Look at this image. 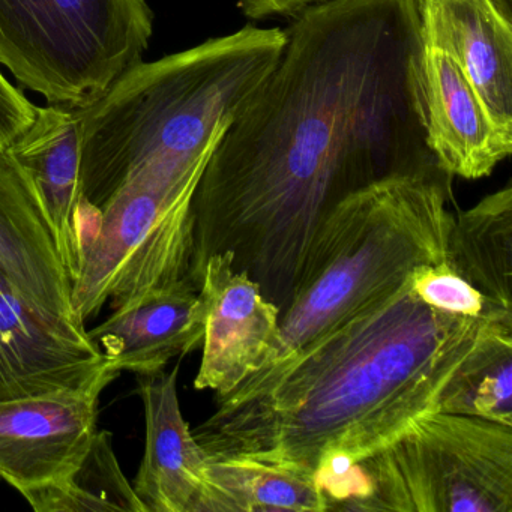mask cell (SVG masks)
<instances>
[{"mask_svg": "<svg viewBox=\"0 0 512 512\" xmlns=\"http://www.w3.org/2000/svg\"><path fill=\"white\" fill-rule=\"evenodd\" d=\"M199 295L205 307V335L194 386L221 397L265 364L277 341L281 311L247 272L236 268L229 251L209 257Z\"/></svg>", "mask_w": 512, "mask_h": 512, "instance_id": "9c48e42d", "label": "cell"}, {"mask_svg": "<svg viewBox=\"0 0 512 512\" xmlns=\"http://www.w3.org/2000/svg\"><path fill=\"white\" fill-rule=\"evenodd\" d=\"M284 46V29L247 26L125 71L80 109L83 199L103 208L125 179L151 160L208 164Z\"/></svg>", "mask_w": 512, "mask_h": 512, "instance_id": "3957f363", "label": "cell"}, {"mask_svg": "<svg viewBox=\"0 0 512 512\" xmlns=\"http://www.w3.org/2000/svg\"><path fill=\"white\" fill-rule=\"evenodd\" d=\"M205 167L148 161L104 203L100 226L80 251L73 281L79 322L100 313L109 301L118 308L190 280L191 205Z\"/></svg>", "mask_w": 512, "mask_h": 512, "instance_id": "52a82bcc", "label": "cell"}, {"mask_svg": "<svg viewBox=\"0 0 512 512\" xmlns=\"http://www.w3.org/2000/svg\"><path fill=\"white\" fill-rule=\"evenodd\" d=\"M112 437L109 431H95L76 469L23 497L38 512H146L119 466Z\"/></svg>", "mask_w": 512, "mask_h": 512, "instance_id": "ffe728a7", "label": "cell"}, {"mask_svg": "<svg viewBox=\"0 0 512 512\" xmlns=\"http://www.w3.org/2000/svg\"><path fill=\"white\" fill-rule=\"evenodd\" d=\"M481 322L425 304L409 278L281 367L215 397L217 410L194 437L208 457L274 464L319 482L436 412Z\"/></svg>", "mask_w": 512, "mask_h": 512, "instance_id": "7a4b0ae2", "label": "cell"}, {"mask_svg": "<svg viewBox=\"0 0 512 512\" xmlns=\"http://www.w3.org/2000/svg\"><path fill=\"white\" fill-rule=\"evenodd\" d=\"M103 389L0 401V479L25 496L76 469L98 430Z\"/></svg>", "mask_w": 512, "mask_h": 512, "instance_id": "30bf717a", "label": "cell"}, {"mask_svg": "<svg viewBox=\"0 0 512 512\" xmlns=\"http://www.w3.org/2000/svg\"><path fill=\"white\" fill-rule=\"evenodd\" d=\"M280 61L212 152L193 197L190 280L229 251L280 311L311 239L350 194L440 169L427 145L418 0L299 11Z\"/></svg>", "mask_w": 512, "mask_h": 512, "instance_id": "6da1fadb", "label": "cell"}, {"mask_svg": "<svg viewBox=\"0 0 512 512\" xmlns=\"http://www.w3.org/2000/svg\"><path fill=\"white\" fill-rule=\"evenodd\" d=\"M422 91L427 145L454 178L490 176L511 155L512 136L496 127L481 98L451 55L422 44Z\"/></svg>", "mask_w": 512, "mask_h": 512, "instance_id": "7c38bea8", "label": "cell"}, {"mask_svg": "<svg viewBox=\"0 0 512 512\" xmlns=\"http://www.w3.org/2000/svg\"><path fill=\"white\" fill-rule=\"evenodd\" d=\"M146 0H0V65L49 104L85 109L140 64Z\"/></svg>", "mask_w": 512, "mask_h": 512, "instance_id": "8992f818", "label": "cell"}, {"mask_svg": "<svg viewBox=\"0 0 512 512\" xmlns=\"http://www.w3.org/2000/svg\"><path fill=\"white\" fill-rule=\"evenodd\" d=\"M179 365L172 371L137 374L145 409V454L134 491L146 512H200L208 455L182 415Z\"/></svg>", "mask_w": 512, "mask_h": 512, "instance_id": "5bb4252c", "label": "cell"}, {"mask_svg": "<svg viewBox=\"0 0 512 512\" xmlns=\"http://www.w3.org/2000/svg\"><path fill=\"white\" fill-rule=\"evenodd\" d=\"M319 485L328 511L512 512V425L433 412Z\"/></svg>", "mask_w": 512, "mask_h": 512, "instance_id": "5b68a950", "label": "cell"}, {"mask_svg": "<svg viewBox=\"0 0 512 512\" xmlns=\"http://www.w3.org/2000/svg\"><path fill=\"white\" fill-rule=\"evenodd\" d=\"M29 173L58 233L71 280L79 269L77 215L82 202V116L70 107H38L34 122L7 149Z\"/></svg>", "mask_w": 512, "mask_h": 512, "instance_id": "2e32d148", "label": "cell"}, {"mask_svg": "<svg viewBox=\"0 0 512 512\" xmlns=\"http://www.w3.org/2000/svg\"><path fill=\"white\" fill-rule=\"evenodd\" d=\"M116 376L85 323L44 310L0 272V401L106 388Z\"/></svg>", "mask_w": 512, "mask_h": 512, "instance_id": "ba28073f", "label": "cell"}, {"mask_svg": "<svg viewBox=\"0 0 512 512\" xmlns=\"http://www.w3.org/2000/svg\"><path fill=\"white\" fill-rule=\"evenodd\" d=\"M416 295L436 310L476 320L512 323V311L491 304L481 292L470 286L448 262L425 265L410 277Z\"/></svg>", "mask_w": 512, "mask_h": 512, "instance_id": "44dd1931", "label": "cell"}, {"mask_svg": "<svg viewBox=\"0 0 512 512\" xmlns=\"http://www.w3.org/2000/svg\"><path fill=\"white\" fill-rule=\"evenodd\" d=\"M506 20L512 22V0H491Z\"/></svg>", "mask_w": 512, "mask_h": 512, "instance_id": "cb8c5ba5", "label": "cell"}, {"mask_svg": "<svg viewBox=\"0 0 512 512\" xmlns=\"http://www.w3.org/2000/svg\"><path fill=\"white\" fill-rule=\"evenodd\" d=\"M38 107L32 104L0 71V151H7L34 122Z\"/></svg>", "mask_w": 512, "mask_h": 512, "instance_id": "7402d4cb", "label": "cell"}, {"mask_svg": "<svg viewBox=\"0 0 512 512\" xmlns=\"http://www.w3.org/2000/svg\"><path fill=\"white\" fill-rule=\"evenodd\" d=\"M451 181L442 169L391 176L341 200L317 227L277 341L253 376L382 304L421 266L448 262Z\"/></svg>", "mask_w": 512, "mask_h": 512, "instance_id": "277c9868", "label": "cell"}, {"mask_svg": "<svg viewBox=\"0 0 512 512\" xmlns=\"http://www.w3.org/2000/svg\"><path fill=\"white\" fill-rule=\"evenodd\" d=\"M200 512H322L328 500L314 476L245 458L206 460Z\"/></svg>", "mask_w": 512, "mask_h": 512, "instance_id": "ac0fdd59", "label": "cell"}, {"mask_svg": "<svg viewBox=\"0 0 512 512\" xmlns=\"http://www.w3.org/2000/svg\"><path fill=\"white\" fill-rule=\"evenodd\" d=\"M0 272L44 310L79 322L58 233L31 176L8 151H0Z\"/></svg>", "mask_w": 512, "mask_h": 512, "instance_id": "8fae6325", "label": "cell"}, {"mask_svg": "<svg viewBox=\"0 0 512 512\" xmlns=\"http://www.w3.org/2000/svg\"><path fill=\"white\" fill-rule=\"evenodd\" d=\"M446 259L491 304L512 311L511 184L454 215Z\"/></svg>", "mask_w": 512, "mask_h": 512, "instance_id": "e0dca14e", "label": "cell"}, {"mask_svg": "<svg viewBox=\"0 0 512 512\" xmlns=\"http://www.w3.org/2000/svg\"><path fill=\"white\" fill-rule=\"evenodd\" d=\"M436 412L512 425V323L482 320L475 346L440 392Z\"/></svg>", "mask_w": 512, "mask_h": 512, "instance_id": "d6986e66", "label": "cell"}, {"mask_svg": "<svg viewBox=\"0 0 512 512\" xmlns=\"http://www.w3.org/2000/svg\"><path fill=\"white\" fill-rule=\"evenodd\" d=\"M88 334L116 373H157L202 346L205 307L199 289L182 280L115 308Z\"/></svg>", "mask_w": 512, "mask_h": 512, "instance_id": "9a60e30c", "label": "cell"}, {"mask_svg": "<svg viewBox=\"0 0 512 512\" xmlns=\"http://www.w3.org/2000/svg\"><path fill=\"white\" fill-rule=\"evenodd\" d=\"M425 46L452 56L487 109L512 136V22L491 0H418Z\"/></svg>", "mask_w": 512, "mask_h": 512, "instance_id": "4fadbf2b", "label": "cell"}, {"mask_svg": "<svg viewBox=\"0 0 512 512\" xmlns=\"http://www.w3.org/2000/svg\"><path fill=\"white\" fill-rule=\"evenodd\" d=\"M320 2L325 0H239V7L248 19L266 20L271 17L292 16Z\"/></svg>", "mask_w": 512, "mask_h": 512, "instance_id": "603a6c76", "label": "cell"}]
</instances>
